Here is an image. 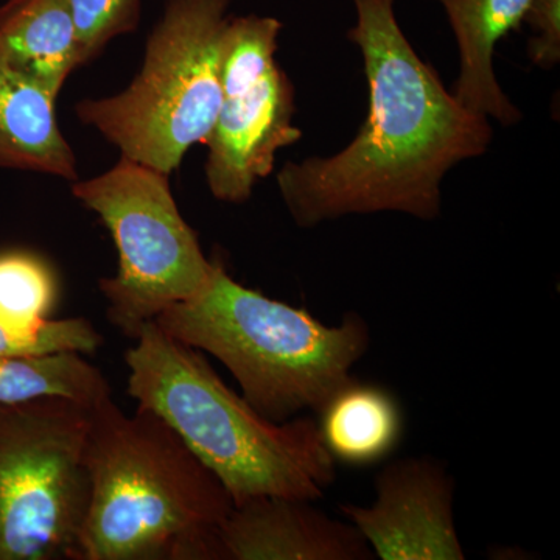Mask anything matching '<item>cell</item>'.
<instances>
[{
  "label": "cell",
  "mask_w": 560,
  "mask_h": 560,
  "mask_svg": "<svg viewBox=\"0 0 560 560\" xmlns=\"http://www.w3.org/2000/svg\"><path fill=\"white\" fill-rule=\"evenodd\" d=\"M353 5L348 38L363 57L370 108L345 149L280 168V198L302 230L378 212L436 220L447 173L492 145L490 120L460 105L412 49L396 0Z\"/></svg>",
  "instance_id": "6da1fadb"
},
{
  "label": "cell",
  "mask_w": 560,
  "mask_h": 560,
  "mask_svg": "<svg viewBox=\"0 0 560 560\" xmlns=\"http://www.w3.org/2000/svg\"><path fill=\"white\" fill-rule=\"evenodd\" d=\"M81 459L90 497L77 560H221L234 503L160 416L125 415L110 396L92 405Z\"/></svg>",
  "instance_id": "7a4b0ae2"
},
{
  "label": "cell",
  "mask_w": 560,
  "mask_h": 560,
  "mask_svg": "<svg viewBox=\"0 0 560 560\" xmlns=\"http://www.w3.org/2000/svg\"><path fill=\"white\" fill-rule=\"evenodd\" d=\"M127 393L164 419L224 486L234 506L257 497L319 500L335 459L316 419L278 423L234 393L200 350L147 323L125 353Z\"/></svg>",
  "instance_id": "3957f363"
},
{
  "label": "cell",
  "mask_w": 560,
  "mask_h": 560,
  "mask_svg": "<svg viewBox=\"0 0 560 560\" xmlns=\"http://www.w3.org/2000/svg\"><path fill=\"white\" fill-rule=\"evenodd\" d=\"M156 323L221 361L250 407L278 423L318 411L352 378L371 345L370 326L357 313L326 326L305 308L242 285L219 260L208 287L162 312Z\"/></svg>",
  "instance_id": "277c9868"
},
{
  "label": "cell",
  "mask_w": 560,
  "mask_h": 560,
  "mask_svg": "<svg viewBox=\"0 0 560 560\" xmlns=\"http://www.w3.org/2000/svg\"><path fill=\"white\" fill-rule=\"evenodd\" d=\"M234 0H167L135 80L77 102V119L120 156L171 176L208 142L221 103V51Z\"/></svg>",
  "instance_id": "5b68a950"
},
{
  "label": "cell",
  "mask_w": 560,
  "mask_h": 560,
  "mask_svg": "<svg viewBox=\"0 0 560 560\" xmlns=\"http://www.w3.org/2000/svg\"><path fill=\"white\" fill-rule=\"evenodd\" d=\"M70 190L116 243L119 268L98 287L121 334L135 340L147 323L208 287L217 260L205 256L180 215L168 175L120 156L102 175L73 180Z\"/></svg>",
  "instance_id": "8992f818"
},
{
  "label": "cell",
  "mask_w": 560,
  "mask_h": 560,
  "mask_svg": "<svg viewBox=\"0 0 560 560\" xmlns=\"http://www.w3.org/2000/svg\"><path fill=\"white\" fill-rule=\"evenodd\" d=\"M88 422L90 407L57 397L0 407V560H77Z\"/></svg>",
  "instance_id": "52a82bcc"
},
{
  "label": "cell",
  "mask_w": 560,
  "mask_h": 560,
  "mask_svg": "<svg viewBox=\"0 0 560 560\" xmlns=\"http://www.w3.org/2000/svg\"><path fill=\"white\" fill-rule=\"evenodd\" d=\"M282 22L230 18L221 51V103L208 138L206 183L228 205L249 200L275 171L279 150L300 142L294 86L276 61Z\"/></svg>",
  "instance_id": "ba28073f"
},
{
  "label": "cell",
  "mask_w": 560,
  "mask_h": 560,
  "mask_svg": "<svg viewBox=\"0 0 560 560\" xmlns=\"http://www.w3.org/2000/svg\"><path fill=\"white\" fill-rule=\"evenodd\" d=\"M453 503L455 480L447 469L429 456H412L383 467L371 506L346 503L340 512L383 560H463Z\"/></svg>",
  "instance_id": "9c48e42d"
},
{
  "label": "cell",
  "mask_w": 560,
  "mask_h": 560,
  "mask_svg": "<svg viewBox=\"0 0 560 560\" xmlns=\"http://www.w3.org/2000/svg\"><path fill=\"white\" fill-rule=\"evenodd\" d=\"M221 560H366L370 544L315 501L257 497L232 508L220 529Z\"/></svg>",
  "instance_id": "30bf717a"
},
{
  "label": "cell",
  "mask_w": 560,
  "mask_h": 560,
  "mask_svg": "<svg viewBox=\"0 0 560 560\" xmlns=\"http://www.w3.org/2000/svg\"><path fill=\"white\" fill-rule=\"evenodd\" d=\"M447 13L459 50L453 95L471 113L514 127L522 110L500 86L493 55L501 39L518 31L530 0H436Z\"/></svg>",
  "instance_id": "8fae6325"
},
{
  "label": "cell",
  "mask_w": 560,
  "mask_h": 560,
  "mask_svg": "<svg viewBox=\"0 0 560 560\" xmlns=\"http://www.w3.org/2000/svg\"><path fill=\"white\" fill-rule=\"evenodd\" d=\"M57 97L0 58V168L80 179L58 125Z\"/></svg>",
  "instance_id": "7c38bea8"
},
{
  "label": "cell",
  "mask_w": 560,
  "mask_h": 560,
  "mask_svg": "<svg viewBox=\"0 0 560 560\" xmlns=\"http://www.w3.org/2000/svg\"><path fill=\"white\" fill-rule=\"evenodd\" d=\"M0 58L58 97L84 66L68 0H7L0 5Z\"/></svg>",
  "instance_id": "4fadbf2b"
},
{
  "label": "cell",
  "mask_w": 560,
  "mask_h": 560,
  "mask_svg": "<svg viewBox=\"0 0 560 560\" xmlns=\"http://www.w3.org/2000/svg\"><path fill=\"white\" fill-rule=\"evenodd\" d=\"M320 440L335 463L370 467L399 447L404 410L390 390L350 378L319 408Z\"/></svg>",
  "instance_id": "5bb4252c"
},
{
  "label": "cell",
  "mask_w": 560,
  "mask_h": 560,
  "mask_svg": "<svg viewBox=\"0 0 560 560\" xmlns=\"http://www.w3.org/2000/svg\"><path fill=\"white\" fill-rule=\"evenodd\" d=\"M109 396L105 374L83 353L0 357V407L47 397L92 407Z\"/></svg>",
  "instance_id": "9a60e30c"
},
{
  "label": "cell",
  "mask_w": 560,
  "mask_h": 560,
  "mask_svg": "<svg viewBox=\"0 0 560 560\" xmlns=\"http://www.w3.org/2000/svg\"><path fill=\"white\" fill-rule=\"evenodd\" d=\"M57 298L54 272L28 253L0 256V324L28 330L49 318Z\"/></svg>",
  "instance_id": "2e32d148"
},
{
  "label": "cell",
  "mask_w": 560,
  "mask_h": 560,
  "mask_svg": "<svg viewBox=\"0 0 560 560\" xmlns=\"http://www.w3.org/2000/svg\"><path fill=\"white\" fill-rule=\"evenodd\" d=\"M143 0H68L79 33L84 66L110 40L130 35L142 18Z\"/></svg>",
  "instance_id": "e0dca14e"
},
{
  "label": "cell",
  "mask_w": 560,
  "mask_h": 560,
  "mask_svg": "<svg viewBox=\"0 0 560 560\" xmlns=\"http://www.w3.org/2000/svg\"><path fill=\"white\" fill-rule=\"evenodd\" d=\"M533 36L528 57L537 68L555 69L560 61V0H530L525 21Z\"/></svg>",
  "instance_id": "ac0fdd59"
}]
</instances>
